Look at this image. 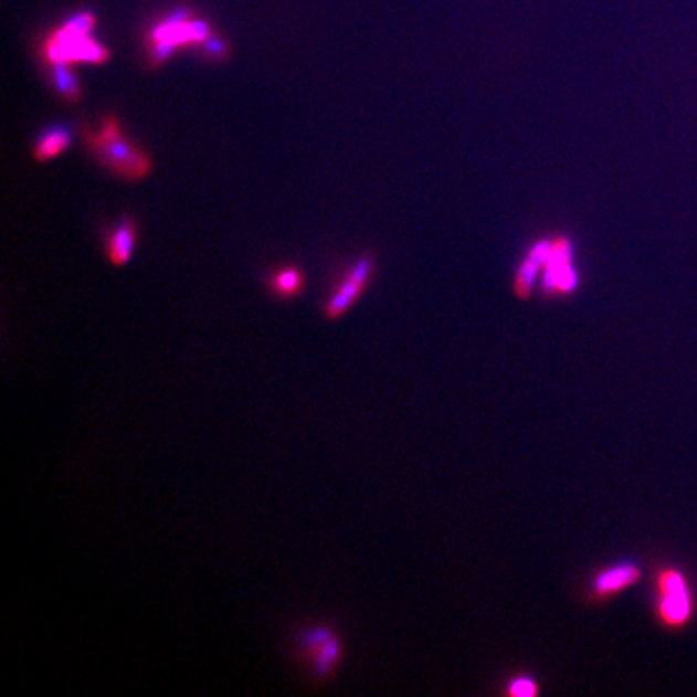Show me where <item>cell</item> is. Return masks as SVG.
Here are the masks:
<instances>
[{
  "label": "cell",
  "mask_w": 697,
  "mask_h": 697,
  "mask_svg": "<svg viewBox=\"0 0 697 697\" xmlns=\"http://www.w3.org/2000/svg\"><path fill=\"white\" fill-rule=\"evenodd\" d=\"M303 285V275L296 268L283 270L282 273L275 276V282H273L276 293L286 297L296 296Z\"/></svg>",
  "instance_id": "8fae6325"
},
{
  "label": "cell",
  "mask_w": 697,
  "mask_h": 697,
  "mask_svg": "<svg viewBox=\"0 0 697 697\" xmlns=\"http://www.w3.org/2000/svg\"><path fill=\"white\" fill-rule=\"evenodd\" d=\"M374 267H377V262L371 255H362L356 264H352L325 306V315L329 320L341 318L359 300L373 278Z\"/></svg>",
  "instance_id": "5b68a950"
},
{
  "label": "cell",
  "mask_w": 697,
  "mask_h": 697,
  "mask_svg": "<svg viewBox=\"0 0 697 697\" xmlns=\"http://www.w3.org/2000/svg\"><path fill=\"white\" fill-rule=\"evenodd\" d=\"M202 45H204L207 57L222 61L228 55L226 44L220 38L210 36L209 40L202 42Z\"/></svg>",
  "instance_id": "4fadbf2b"
},
{
  "label": "cell",
  "mask_w": 697,
  "mask_h": 697,
  "mask_svg": "<svg viewBox=\"0 0 697 697\" xmlns=\"http://www.w3.org/2000/svg\"><path fill=\"white\" fill-rule=\"evenodd\" d=\"M581 285L580 270L574 264V244L569 236L545 237L541 276L538 286L546 297H567Z\"/></svg>",
  "instance_id": "3957f363"
},
{
  "label": "cell",
  "mask_w": 697,
  "mask_h": 697,
  "mask_svg": "<svg viewBox=\"0 0 697 697\" xmlns=\"http://www.w3.org/2000/svg\"><path fill=\"white\" fill-rule=\"evenodd\" d=\"M136 228L131 220H124L108 241V257L112 264L122 267L128 264L135 249Z\"/></svg>",
  "instance_id": "9c48e42d"
},
{
  "label": "cell",
  "mask_w": 697,
  "mask_h": 697,
  "mask_svg": "<svg viewBox=\"0 0 697 697\" xmlns=\"http://www.w3.org/2000/svg\"><path fill=\"white\" fill-rule=\"evenodd\" d=\"M96 27L93 12H83L65 21L59 30L51 34L44 45L47 61L105 63L110 59V51L91 38Z\"/></svg>",
  "instance_id": "7a4b0ae2"
},
{
  "label": "cell",
  "mask_w": 697,
  "mask_h": 697,
  "mask_svg": "<svg viewBox=\"0 0 697 697\" xmlns=\"http://www.w3.org/2000/svg\"><path fill=\"white\" fill-rule=\"evenodd\" d=\"M210 36H212V31L205 21H186L184 13L171 17L152 31V36H150L154 42L152 52H150L152 63L160 65L167 62L178 45L188 44V42L202 44Z\"/></svg>",
  "instance_id": "277c9868"
},
{
  "label": "cell",
  "mask_w": 697,
  "mask_h": 697,
  "mask_svg": "<svg viewBox=\"0 0 697 697\" xmlns=\"http://www.w3.org/2000/svg\"><path fill=\"white\" fill-rule=\"evenodd\" d=\"M640 578L641 572L635 563H616L595 573L591 583V595L598 601H605L612 595L622 593L626 588L633 587Z\"/></svg>",
  "instance_id": "52a82bcc"
},
{
  "label": "cell",
  "mask_w": 697,
  "mask_h": 697,
  "mask_svg": "<svg viewBox=\"0 0 697 697\" xmlns=\"http://www.w3.org/2000/svg\"><path fill=\"white\" fill-rule=\"evenodd\" d=\"M72 144V133L65 126H52L47 131L42 133L40 139H38L36 146H34V159L38 162H47V160L54 159L63 150L68 149Z\"/></svg>",
  "instance_id": "ba28073f"
},
{
  "label": "cell",
  "mask_w": 697,
  "mask_h": 697,
  "mask_svg": "<svg viewBox=\"0 0 697 697\" xmlns=\"http://www.w3.org/2000/svg\"><path fill=\"white\" fill-rule=\"evenodd\" d=\"M507 696L535 697L539 695V685L530 677H517L507 686Z\"/></svg>",
  "instance_id": "7c38bea8"
},
{
  "label": "cell",
  "mask_w": 697,
  "mask_h": 697,
  "mask_svg": "<svg viewBox=\"0 0 697 697\" xmlns=\"http://www.w3.org/2000/svg\"><path fill=\"white\" fill-rule=\"evenodd\" d=\"M72 63H51L52 76H54V87L62 99L66 103H76L82 97V86L72 70Z\"/></svg>",
  "instance_id": "30bf717a"
},
{
  "label": "cell",
  "mask_w": 697,
  "mask_h": 697,
  "mask_svg": "<svg viewBox=\"0 0 697 697\" xmlns=\"http://www.w3.org/2000/svg\"><path fill=\"white\" fill-rule=\"evenodd\" d=\"M657 615L665 625L679 626L691 612L685 578L677 570H665L657 578Z\"/></svg>",
  "instance_id": "8992f818"
},
{
  "label": "cell",
  "mask_w": 697,
  "mask_h": 697,
  "mask_svg": "<svg viewBox=\"0 0 697 697\" xmlns=\"http://www.w3.org/2000/svg\"><path fill=\"white\" fill-rule=\"evenodd\" d=\"M86 144L91 152L126 180H144L150 173L149 157L126 139L117 118H105L99 131L87 133Z\"/></svg>",
  "instance_id": "6da1fadb"
}]
</instances>
